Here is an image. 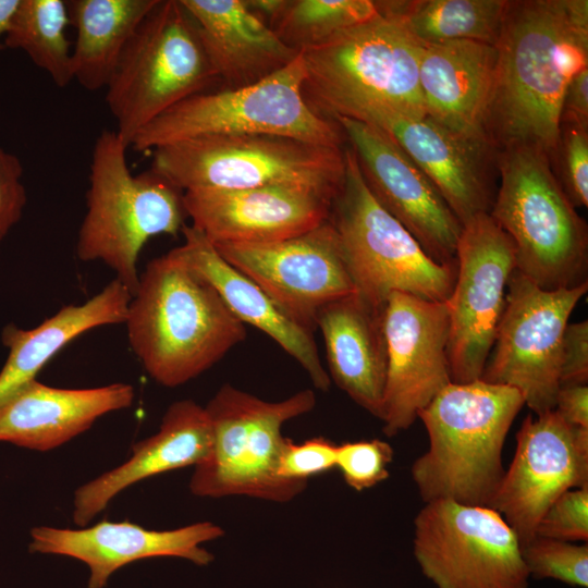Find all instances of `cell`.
<instances>
[{"label":"cell","instance_id":"1","mask_svg":"<svg viewBox=\"0 0 588 588\" xmlns=\"http://www.w3.org/2000/svg\"><path fill=\"white\" fill-rule=\"evenodd\" d=\"M486 134L498 151L534 146L552 157L572 78L588 68L587 0H507Z\"/></svg>","mask_w":588,"mask_h":588},{"label":"cell","instance_id":"2","mask_svg":"<svg viewBox=\"0 0 588 588\" xmlns=\"http://www.w3.org/2000/svg\"><path fill=\"white\" fill-rule=\"evenodd\" d=\"M124 324L145 371L167 388L207 371L247 334L245 324L175 247L151 259L139 274Z\"/></svg>","mask_w":588,"mask_h":588},{"label":"cell","instance_id":"3","mask_svg":"<svg viewBox=\"0 0 588 588\" xmlns=\"http://www.w3.org/2000/svg\"><path fill=\"white\" fill-rule=\"evenodd\" d=\"M524 405L516 389L481 379L443 388L417 414L429 439L411 469L422 501L491 506L505 473L504 442Z\"/></svg>","mask_w":588,"mask_h":588},{"label":"cell","instance_id":"4","mask_svg":"<svg viewBox=\"0 0 588 588\" xmlns=\"http://www.w3.org/2000/svg\"><path fill=\"white\" fill-rule=\"evenodd\" d=\"M500 185L489 215L515 247L516 270L543 290L587 282L588 231L546 151L510 146L497 151Z\"/></svg>","mask_w":588,"mask_h":588},{"label":"cell","instance_id":"5","mask_svg":"<svg viewBox=\"0 0 588 588\" xmlns=\"http://www.w3.org/2000/svg\"><path fill=\"white\" fill-rule=\"evenodd\" d=\"M127 147L115 130H103L95 140L76 255L102 261L133 295L144 245L156 235L180 232L186 213L182 191L151 170L132 174Z\"/></svg>","mask_w":588,"mask_h":588},{"label":"cell","instance_id":"6","mask_svg":"<svg viewBox=\"0 0 588 588\" xmlns=\"http://www.w3.org/2000/svg\"><path fill=\"white\" fill-rule=\"evenodd\" d=\"M424 47L399 22L378 13L301 51L304 93L331 120L367 106L426 115L419 87Z\"/></svg>","mask_w":588,"mask_h":588},{"label":"cell","instance_id":"7","mask_svg":"<svg viewBox=\"0 0 588 588\" xmlns=\"http://www.w3.org/2000/svg\"><path fill=\"white\" fill-rule=\"evenodd\" d=\"M150 152V170L182 192L283 185L333 199L345 174L344 150L280 135L198 136Z\"/></svg>","mask_w":588,"mask_h":588},{"label":"cell","instance_id":"8","mask_svg":"<svg viewBox=\"0 0 588 588\" xmlns=\"http://www.w3.org/2000/svg\"><path fill=\"white\" fill-rule=\"evenodd\" d=\"M316 405L310 389L269 402L229 383L211 397L205 409L212 430L208 457L189 481L196 497L244 495L284 503L302 493L307 482L279 476V460L286 441L282 426L309 413Z\"/></svg>","mask_w":588,"mask_h":588},{"label":"cell","instance_id":"9","mask_svg":"<svg viewBox=\"0 0 588 588\" xmlns=\"http://www.w3.org/2000/svg\"><path fill=\"white\" fill-rule=\"evenodd\" d=\"M302 53L261 81L219 91H200L176 103L132 140L137 151L208 135L270 134L342 149L334 120L321 117L304 96Z\"/></svg>","mask_w":588,"mask_h":588},{"label":"cell","instance_id":"10","mask_svg":"<svg viewBox=\"0 0 588 588\" xmlns=\"http://www.w3.org/2000/svg\"><path fill=\"white\" fill-rule=\"evenodd\" d=\"M344 157V180L332 200L329 220L355 293L377 307H384L393 292L446 302L457 267L432 260L373 198L350 147Z\"/></svg>","mask_w":588,"mask_h":588},{"label":"cell","instance_id":"11","mask_svg":"<svg viewBox=\"0 0 588 588\" xmlns=\"http://www.w3.org/2000/svg\"><path fill=\"white\" fill-rule=\"evenodd\" d=\"M180 0H158L127 42L106 87L117 133L130 147L150 122L215 79Z\"/></svg>","mask_w":588,"mask_h":588},{"label":"cell","instance_id":"12","mask_svg":"<svg viewBox=\"0 0 588 588\" xmlns=\"http://www.w3.org/2000/svg\"><path fill=\"white\" fill-rule=\"evenodd\" d=\"M413 551L437 588H528L519 539L491 506L425 503L414 519Z\"/></svg>","mask_w":588,"mask_h":588},{"label":"cell","instance_id":"13","mask_svg":"<svg viewBox=\"0 0 588 588\" xmlns=\"http://www.w3.org/2000/svg\"><path fill=\"white\" fill-rule=\"evenodd\" d=\"M587 291L543 290L515 269L480 379L516 389L536 415L554 409L563 334Z\"/></svg>","mask_w":588,"mask_h":588},{"label":"cell","instance_id":"14","mask_svg":"<svg viewBox=\"0 0 588 588\" xmlns=\"http://www.w3.org/2000/svg\"><path fill=\"white\" fill-rule=\"evenodd\" d=\"M457 270L446 301L452 382L480 379L505 307L507 283L516 269L515 247L489 213L463 224Z\"/></svg>","mask_w":588,"mask_h":588},{"label":"cell","instance_id":"15","mask_svg":"<svg viewBox=\"0 0 588 588\" xmlns=\"http://www.w3.org/2000/svg\"><path fill=\"white\" fill-rule=\"evenodd\" d=\"M221 257L254 281L297 322L315 332L319 310L355 292L336 231L328 219L303 234L269 243H217Z\"/></svg>","mask_w":588,"mask_h":588},{"label":"cell","instance_id":"16","mask_svg":"<svg viewBox=\"0 0 588 588\" xmlns=\"http://www.w3.org/2000/svg\"><path fill=\"white\" fill-rule=\"evenodd\" d=\"M363 179L378 204L395 218L436 262L457 267L463 225L433 183L383 131L336 117Z\"/></svg>","mask_w":588,"mask_h":588},{"label":"cell","instance_id":"17","mask_svg":"<svg viewBox=\"0 0 588 588\" xmlns=\"http://www.w3.org/2000/svg\"><path fill=\"white\" fill-rule=\"evenodd\" d=\"M387 379L381 421L385 436L408 429L451 380L446 302L391 293L383 311Z\"/></svg>","mask_w":588,"mask_h":588},{"label":"cell","instance_id":"18","mask_svg":"<svg viewBox=\"0 0 588 588\" xmlns=\"http://www.w3.org/2000/svg\"><path fill=\"white\" fill-rule=\"evenodd\" d=\"M588 486V429L554 409L528 415L516 433L512 462L493 498L494 509L520 544L536 536L548 507L567 490Z\"/></svg>","mask_w":588,"mask_h":588},{"label":"cell","instance_id":"19","mask_svg":"<svg viewBox=\"0 0 588 588\" xmlns=\"http://www.w3.org/2000/svg\"><path fill=\"white\" fill-rule=\"evenodd\" d=\"M346 118L388 134L433 183L462 225L490 212L497 150L488 142L453 132L427 114L406 115L381 106L363 107Z\"/></svg>","mask_w":588,"mask_h":588},{"label":"cell","instance_id":"20","mask_svg":"<svg viewBox=\"0 0 588 588\" xmlns=\"http://www.w3.org/2000/svg\"><path fill=\"white\" fill-rule=\"evenodd\" d=\"M330 197L304 187L183 192L192 226L212 244L269 243L303 234L329 219Z\"/></svg>","mask_w":588,"mask_h":588},{"label":"cell","instance_id":"21","mask_svg":"<svg viewBox=\"0 0 588 588\" xmlns=\"http://www.w3.org/2000/svg\"><path fill=\"white\" fill-rule=\"evenodd\" d=\"M223 535V528L211 522L156 530L130 520H101L82 529L34 527L29 551L78 560L88 567V588H103L114 572L139 560L170 556L208 565L215 555L201 544Z\"/></svg>","mask_w":588,"mask_h":588},{"label":"cell","instance_id":"22","mask_svg":"<svg viewBox=\"0 0 588 588\" xmlns=\"http://www.w3.org/2000/svg\"><path fill=\"white\" fill-rule=\"evenodd\" d=\"M134 397L133 385L122 382L66 389L33 379L0 401V442L49 451L83 433L101 416L128 408Z\"/></svg>","mask_w":588,"mask_h":588},{"label":"cell","instance_id":"23","mask_svg":"<svg viewBox=\"0 0 588 588\" xmlns=\"http://www.w3.org/2000/svg\"><path fill=\"white\" fill-rule=\"evenodd\" d=\"M211 445V424L205 407L193 400L172 403L159 430L134 444L127 461L76 489L72 515L75 525L86 527L115 495L138 481L197 466L208 457Z\"/></svg>","mask_w":588,"mask_h":588},{"label":"cell","instance_id":"24","mask_svg":"<svg viewBox=\"0 0 588 588\" xmlns=\"http://www.w3.org/2000/svg\"><path fill=\"white\" fill-rule=\"evenodd\" d=\"M175 247L182 258L217 291L230 311L244 324L270 336L307 372L314 387L327 392L331 379L323 367L314 331L287 315L254 281L225 261L213 244L192 225L181 230Z\"/></svg>","mask_w":588,"mask_h":588},{"label":"cell","instance_id":"25","mask_svg":"<svg viewBox=\"0 0 588 588\" xmlns=\"http://www.w3.org/2000/svg\"><path fill=\"white\" fill-rule=\"evenodd\" d=\"M495 64L493 45L473 40L425 45L419 87L426 114L453 132L491 144L486 118Z\"/></svg>","mask_w":588,"mask_h":588},{"label":"cell","instance_id":"26","mask_svg":"<svg viewBox=\"0 0 588 588\" xmlns=\"http://www.w3.org/2000/svg\"><path fill=\"white\" fill-rule=\"evenodd\" d=\"M195 23L216 78L228 88L255 84L301 51L284 44L245 0H180Z\"/></svg>","mask_w":588,"mask_h":588},{"label":"cell","instance_id":"27","mask_svg":"<svg viewBox=\"0 0 588 588\" xmlns=\"http://www.w3.org/2000/svg\"><path fill=\"white\" fill-rule=\"evenodd\" d=\"M383 311L354 292L323 306L316 319L331 381L380 420L387 379Z\"/></svg>","mask_w":588,"mask_h":588},{"label":"cell","instance_id":"28","mask_svg":"<svg viewBox=\"0 0 588 588\" xmlns=\"http://www.w3.org/2000/svg\"><path fill=\"white\" fill-rule=\"evenodd\" d=\"M132 294L118 279L79 305H66L32 329L13 322L2 328L1 342L9 350L0 370V401L36 379L42 367L81 334L108 324L124 323Z\"/></svg>","mask_w":588,"mask_h":588},{"label":"cell","instance_id":"29","mask_svg":"<svg viewBox=\"0 0 588 588\" xmlns=\"http://www.w3.org/2000/svg\"><path fill=\"white\" fill-rule=\"evenodd\" d=\"M158 0H70L76 29L73 79L87 90L106 88L134 32Z\"/></svg>","mask_w":588,"mask_h":588},{"label":"cell","instance_id":"30","mask_svg":"<svg viewBox=\"0 0 588 588\" xmlns=\"http://www.w3.org/2000/svg\"><path fill=\"white\" fill-rule=\"evenodd\" d=\"M507 0L375 1L378 13L399 22L424 45L473 40L495 45Z\"/></svg>","mask_w":588,"mask_h":588},{"label":"cell","instance_id":"31","mask_svg":"<svg viewBox=\"0 0 588 588\" xmlns=\"http://www.w3.org/2000/svg\"><path fill=\"white\" fill-rule=\"evenodd\" d=\"M68 1L20 0L4 37L5 48L24 51L59 87L73 81Z\"/></svg>","mask_w":588,"mask_h":588},{"label":"cell","instance_id":"32","mask_svg":"<svg viewBox=\"0 0 588 588\" xmlns=\"http://www.w3.org/2000/svg\"><path fill=\"white\" fill-rule=\"evenodd\" d=\"M377 15L371 0H285L269 26L284 44L303 51Z\"/></svg>","mask_w":588,"mask_h":588},{"label":"cell","instance_id":"33","mask_svg":"<svg viewBox=\"0 0 588 588\" xmlns=\"http://www.w3.org/2000/svg\"><path fill=\"white\" fill-rule=\"evenodd\" d=\"M529 577L588 587V546L535 536L520 544Z\"/></svg>","mask_w":588,"mask_h":588},{"label":"cell","instance_id":"34","mask_svg":"<svg viewBox=\"0 0 588 588\" xmlns=\"http://www.w3.org/2000/svg\"><path fill=\"white\" fill-rule=\"evenodd\" d=\"M553 171L573 206H588V127L561 123L556 147L550 158Z\"/></svg>","mask_w":588,"mask_h":588},{"label":"cell","instance_id":"35","mask_svg":"<svg viewBox=\"0 0 588 588\" xmlns=\"http://www.w3.org/2000/svg\"><path fill=\"white\" fill-rule=\"evenodd\" d=\"M392 446L380 439L338 444L335 467L345 483L363 491L388 479V466L393 461Z\"/></svg>","mask_w":588,"mask_h":588},{"label":"cell","instance_id":"36","mask_svg":"<svg viewBox=\"0 0 588 588\" xmlns=\"http://www.w3.org/2000/svg\"><path fill=\"white\" fill-rule=\"evenodd\" d=\"M536 536L568 542L588 540V486L562 493L540 518Z\"/></svg>","mask_w":588,"mask_h":588},{"label":"cell","instance_id":"37","mask_svg":"<svg viewBox=\"0 0 588 588\" xmlns=\"http://www.w3.org/2000/svg\"><path fill=\"white\" fill-rule=\"evenodd\" d=\"M336 449L338 444L323 437L311 438L302 443L286 438L278 474L286 480L307 482L310 477L335 468Z\"/></svg>","mask_w":588,"mask_h":588},{"label":"cell","instance_id":"38","mask_svg":"<svg viewBox=\"0 0 588 588\" xmlns=\"http://www.w3.org/2000/svg\"><path fill=\"white\" fill-rule=\"evenodd\" d=\"M19 157L0 146V244L21 220L27 194Z\"/></svg>","mask_w":588,"mask_h":588},{"label":"cell","instance_id":"39","mask_svg":"<svg viewBox=\"0 0 588 588\" xmlns=\"http://www.w3.org/2000/svg\"><path fill=\"white\" fill-rule=\"evenodd\" d=\"M588 382V321L567 323L561 347L560 387Z\"/></svg>","mask_w":588,"mask_h":588},{"label":"cell","instance_id":"40","mask_svg":"<svg viewBox=\"0 0 588 588\" xmlns=\"http://www.w3.org/2000/svg\"><path fill=\"white\" fill-rule=\"evenodd\" d=\"M561 123L588 127V68L576 74L565 90L560 113Z\"/></svg>","mask_w":588,"mask_h":588},{"label":"cell","instance_id":"41","mask_svg":"<svg viewBox=\"0 0 588 588\" xmlns=\"http://www.w3.org/2000/svg\"><path fill=\"white\" fill-rule=\"evenodd\" d=\"M554 411L571 425L588 429V387L571 384L560 387Z\"/></svg>","mask_w":588,"mask_h":588},{"label":"cell","instance_id":"42","mask_svg":"<svg viewBox=\"0 0 588 588\" xmlns=\"http://www.w3.org/2000/svg\"><path fill=\"white\" fill-rule=\"evenodd\" d=\"M20 0H0V52L5 49L4 37Z\"/></svg>","mask_w":588,"mask_h":588}]
</instances>
